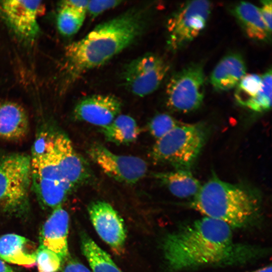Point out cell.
I'll list each match as a JSON object with an SVG mask.
<instances>
[{"instance_id":"cell-1","label":"cell","mask_w":272,"mask_h":272,"mask_svg":"<svg viewBox=\"0 0 272 272\" xmlns=\"http://www.w3.org/2000/svg\"><path fill=\"white\" fill-rule=\"evenodd\" d=\"M161 248L165 266L170 272L243 264L260 258L265 251L236 242L231 227L207 217L167 234Z\"/></svg>"},{"instance_id":"cell-2","label":"cell","mask_w":272,"mask_h":272,"mask_svg":"<svg viewBox=\"0 0 272 272\" xmlns=\"http://www.w3.org/2000/svg\"><path fill=\"white\" fill-rule=\"evenodd\" d=\"M151 12V5L131 8L68 44L64 57L69 81L103 65L134 43L147 29Z\"/></svg>"},{"instance_id":"cell-3","label":"cell","mask_w":272,"mask_h":272,"mask_svg":"<svg viewBox=\"0 0 272 272\" xmlns=\"http://www.w3.org/2000/svg\"><path fill=\"white\" fill-rule=\"evenodd\" d=\"M190 206L204 217L220 221L232 228H244L259 218L261 199L255 189L226 182L214 174L201 185Z\"/></svg>"},{"instance_id":"cell-4","label":"cell","mask_w":272,"mask_h":272,"mask_svg":"<svg viewBox=\"0 0 272 272\" xmlns=\"http://www.w3.org/2000/svg\"><path fill=\"white\" fill-rule=\"evenodd\" d=\"M208 130L203 122L180 124L157 140L151 152L152 159L175 170H190L206 143Z\"/></svg>"},{"instance_id":"cell-5","label":"cell","mask_w":272,"mask_h":272,"mask_svg":"<svg viewBox=\"0 0 272 272\" xmlns=\"http://www.w3.org/2000/svg\"><path fill=\"white\" fill-rule=\"evenodd\" d=\"M32 186L31 157L13 153L0 157V210L11 214L25 211Z\"/></svg>"},{"instance_id":"cell-6","label":"cell","mask_w":272,"mask_h":272,"mask_svg":"<svg viewBox=\"0 0 272 272\" xmlns=\"http://www.w3.org/2000/svg\"><path fill=\"white\" fill-rule=\"evenodd\" d=\"M213 9L207 1L186 2L181 4L167 23V45L172 51L183 48L205 29Z\"/></svg>"},{"instance_id":"cell-7","label":"cell","mask_w":272,"mask_h":272,"mask_svg":"<svg viewBox=\"0 0 272 272\" xmlns=\"http://www.w3.org/2000/svg\"><path fill=\"white\" fill-rule=\"evenodd\" d=\"M205 76L202 65L191 63L173 74L166 87L167 106L182 113L199 108L205 96Z\"/></svg>"},{"instance_id":"cell-8","label":"cell","mask_w":272,"mask_h":272,"mask_svg":"<svg viewBox=\"0 0 272 272\" xmlns=\"http://www.w3.org/2000/svg\"><path fill=\"white\" fill-rule=\"evenodd\" d=\"M169 64L162 57L146 53L126 64L121 73L123 86L139 97H145L155 92L169 70Z\"/></svg>"},{"instance_id":"cell-9","label":"cell","mask_w":272,"mask_h":272,"mask_svg":"<svg viewBox=\"0 0 272 272\" xmlns=\"http://www.w3.org/2000/svg\"><path fill=\"white\" fill-rule=\"evenodd\" d=\"M87 152L105 173L118 182L133 184L146 174L147 163L138 157L114 154L99 143L91 145Z\"/></svg>"},{"instance_id":"cell-10","label":"cell","mask_w":272,"mask_h":272,"mask_svg":"<svg viewBox=\"0 0 272 272\" xmlns=\"http://www.w3.org/2000/svg\"><path fill=\"white\" fill-rule=\"evenodd\" d=\"M44 10L41 1L6 0L0 2V13L12 31L31 42L39 32L38 18Z\"/></svg>"},{"instance_id":"cell-11","label":"cell","mask_w":272,"mask_h":272,"mask_svg":"<svg viewBox=\"0 0 272 272\" xmlns=\"http://www.w3.org/2000/svg\"><path fill=\"white\" fill-rule=\"evenodd\" d=\"M88 212L100 237L117 254L122 252L126 234L123 221L116 211L103 201L91 202Z\"/></svg>"},{"instance_id":"cell-12","label":"cell","mask_w":272,"mask_h":272,"mask_svg":"<svg viewBox=\"0 0 272 272\" xmlns=\"http://www.w3.org/2000/svg\"><path fill=\"white\" fill-rule=\"evenodd\" d=\"M52 145L56 162L64 179L74 187L88 181L91 172L70 139L61 133L52 134Z\"/></svg>"},{"instance_id":"cell-13","label":"cell","mask_w":272,"mask_h":272,"mask_svg":"<svg viewBox=\"0 0 272 272\" xmlns=\"http://www.w3.org/2000/svg\"><path fill=\"white\" fill-rule=\"evenodd\" d=\"M122 102L110 94H95L83 98L76 105L74 114L80 121L101 127L109 124L121 110Z\"/></svg>"},{"instance_id":"cell-14","label":"cell","mask_w":272,"mask_h":272,"mask_svg":"<svg viewBox=\"0 0 272 272\" xmlns=\"http://www.w3.org/2000/svg\"><path fill=\"white\" fill-rule=\"evenodd\" d=\"M69 216L59 206L53 209L40 232L41 245L55 253L63 261L69 254L67 235Z\"/></svg>"},{"instance_id":"cell-15","label":"cell","mask_w":272,"mask_h":272,"mask_svg":"<svg viewBox=\"0 0 272 272\" xmlns=\"http://www.w3.org/2000/svg\"><path fill=\"white\" fill-rule=\"evenodd\" d=\"M29 117L19 104L5 101L0 102V139L18 141L26 137L29 131Z\"/></svg>"},{"instance_id":"cell-16","label":"cell","mask_w":272,"mask_h":272,"mask_svg":"<svg viewBox=\"0 0 272 272\" xmlns=\"http://www.w3.org/2000/svg\"><path fill=\"white\" fill-rule=\"evenodd\" d=\"M246 71L242 56L238 53H230L217 64L210 76V82L217 91H229L236 87Z\"/></svg>"},{"instance_id":"cell-17","label":"cell","mask_w":272,"mask_h":272,"mask_svg":"<svg viewBox=\"0 0 272 272\" xmlns=\"http://www.w3.org/2000/svg\"><path fill=\"white\" fill-rule=\"evenodd\" d=\"M37 249L29 239L15 234L0 237V259L26 267L36 264Z\"/></svg>"},{"instance_id":"cell-18","label":"cell","mask_w":272,"mask_h":272,"mask_svg":"<svg viewBox=\"0 0 272 272\" xmlns=\"http://www.w3.org/2000/svg\"><path fill=\"white\" fill-rule=\"evenodd\" d=\"M231 12L248 38L261 42L270 40L271 34L256 6L249 2H240L232 7Z\"/></svg>"},{"instance_id":"cell-19","label":"cell","mask_w":272,"mask_h":272,"mask_svg":"<svg viewBox=\"0 0 272 272\" xmlns=\"http://www.w3.org/2000/svg\"><path fill=\"white\" fill-rule=\"evenodd\" d=\"M30 157L32 178L54 181L71 192L74 187L64 179L59 170L53 152L52 135H50L46 150L43 153Z\"/></svg>"},{"instance_id":"cell-20","label":"cell","mask_w":272,"mask_h":272,"mask_svg":"<svg viewBox=\"0 0 272 272\" xmlns=\"http://www.w3.org/2000/svg\"><path fill=\"white\" fill-rule=\"evenodd\" d=\"M154 176L173 195L179 198H193L201 186L190 170H174L159 172L155 173Z\"/></svg>"},{"instance_id":"cell-21","label":"cell","mask_w":272,"mask_h":272,"mask_svg":"<svg viewBox=\"0 0 272 272\" xmlns=\"http://www.w3.org/2000/svg\"><path fill=\"white\" fill-rule=\"evenodd\" d=\"M101 132L107 141L126 145L137 140L140 128L132 117L119 114L109 124L101 127Z\"/></svg>"},{"instance_id":"cell-22","label":"cell","mask_w":272,"mask_h":272,"mask_svg":"<svg viewBox=\"0 0 272 272\" xmlns=\"http://www.w3.org/2000/svg\"><path fill=\"white\" fill-rule=\"evenodd\" d=\"M83 253L92 272H123L114 262L110 256L99 247L85 232L80 235Z\"/></svg>"},{"instance_id":"cell-23","label":"cell","mask_w":272,"mask_h":272,"mask_svg":"<svg viewBox=\"0 0 272 272\" xmlns=\"http://www.w3.org/2000/svg\"><path fill=\"white\" fill-rule=\"evenodd\" d=\"M32 186L40 203L47 209L61 206L70 193L62 185L44 179L32 177Z\"/></svg>"},{"instance_id":"cell-24","label":"cell","mask_w":272,"mask_h":272,"mask_svg":"<svg viewBox=\"0 0 272 272\" xmlns=\"http://www.w3.org/2000/svg\"><path fill=\"white\" fill-rule=\"evenodd\" d=\"M86 13L66 7H59L56 17V25L60 34L71 36L76 34L84 22Z\"/></svg>"},{"instance_id":"cell-25","label":"cell","mask_w":272,"mask_h":272,"mask_svg":"<svg viewBox=\"0 0 272 272\" xmlns=\"http://www.w3.org/2000/svg\"><path fill=\"white\" fill-rule=\"evenodd\" d=\"M271 69L262 76V86L256 95L247 102L244 107L256 112L269 110L271 107Z\"/></svg>"},{"instance_id":"cell-26","label":"cell","mask_w":272,"mask_h":272,"mask_svg":"<svg viewBox=\"0 0 272 272\" xmlns=\"http://www.w3.org/2000/svg\"><path fill=\"white\" fill-rule=\"evenodd\" d=\"M262 86V76L256 74H245L236 86L234 97L236 101L244 106L254 98Z\"/></svg>"},{"instance_id":"cell-27","label":"cell","mask_w":272,"mask_h":272,"mask_svg":"<svg viewBox=\"0 0 272 272\" xmlns=\"http://www.w3.org/2000/svg\"><path fill=\"white\" fill-rule=\"evenodd\" d=\"M62 261L52 251L39 245L37 249L36 264L38 272H57Z\"/></svg>"},{"instance_id":"cell-28","label":"cell","mask_w":272,"mask_h":272,"mask_svg":"<svg viewBox=\"0 0 272 272\" xmlns=\"http://www.w3.org/2000/svg\"><path fill=\"white\" fill-rule=\"evenodd\" d=\"M181 124L176 119L167 113L156 115L149 123V130L152 135L159 139Z\"/></svg>"},{"instance_id":"cell-29","label":"cell","mask_w":272,"mask_h":272,"mask_svg":"<svg viewBox=\"0 0 272 272\" xmlns=\"http://www.w3.org/2000/svg\"><path fill=\"white\" fill-rule=\"evenodd\" d=\"M122 1H89L87 13L93 18H95L109 9L115 8L121 4Z\"/></svg>"},{"instance_id":"cell-30","label":"cell","mask_w":272,"mask_h":272,"mask_svg":"<svg viewBox=\"0 0 272 272\" xmlns=\"http://www.w3.org/2000/svg\"><path fill=\"white\" fill-rule=\"evenodd\" d=\"M260 3L261 7L259 8L260 13L268 31L271 34L272 1L264 0Z\"/></svg>"},{"instance_id":"cell-31","label":"cell","mask_w":272,"mask_h":272,"mask_svg":"<svg viewBox=\"0 0 272 272\" xmlns=\"http://www.w3.org/2000/svg\"><path fill=\"white\" fill-rule=\"evenodd\" d=\"M89 1L87 0H66L60 2L59 7H66L73 10L87 13Z\"/></svg>"},{"instance_id":"cell-32","label":"cell","mask_w":272,"mask_h":272,"mask_svg":"<svg viewBox=\"0 0 272 272\" xmlns=\"http://www.w3.org/2000/svg\"><path fill=\"white\" fill-rule=\"evenodd\" d=\"M62 272H91L83 264L79 261L70 259L65 264Z\"/></svg>"},{"instance_id":"cell-33","label":"cell","mask_w":272,"mask_h":272,"mask_svg":"<svg viewBox=\"0 0 272 272\" xmlns=\"http://www.w3.org/2000/svg\"><path fill=\"white\" fill-rule=\"evenodd\" d=\"M0 272H15L13 269L0 259Z\"/></svg>"},{"instance_id":"cell-34","label":"cell","mask_w":272,"mask_h":272,"mask_svg":"<svg viewBox=\"0 0 272 272\" xmlns=\"http://www.w3.org/2000/svg\"><path fill=\"white\" fill-rule=\"evenodd\" d=\"M271 265H269L256 269L252 272H271Z\"/></svg>"}]
</instances>
